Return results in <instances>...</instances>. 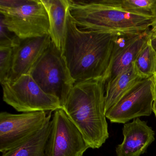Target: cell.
I'll return each instance as SVG.
<instances>
[{
  "instance_id": "cell-14",
  "label": "cell",
  "mask_w": 156,
  "mask_h": 156,
  "mask_svg": "<svg viewBox=\"0 0 156 156\" xmlns=\"http://www.w3.org/2000/svg\"><path fill=\"white\" fill-rule=\"evenodd\" d=\"M141 78L136 73L133 64L111 82L105 84V113L111 109L119 99Z\"/></svg>"
},
{
  "instance_id": "cell-9",
  "label": "cell",
  "mask_w": 156,
  "mask_h": 156,
  "mask_svg": "<svg viewBox=\"0 0 156 156\" xmlns=\"http://www.w3.org/2000/svg\"><path fill=\"white\" fill-rule=\"evenodd\" d=\"M44 156H83L89 147L62 108L54 111Z\"/></svg>"
},
{
  "instance_id": "cell-22",
  "label": "cell",
  "mask_w": 156,
  "mask_h": 156,
  "mask_svg": "<svg viewBox=\"0 0 156 156\" xmlns=\"http://www.w3.org/2000/svg\"><path fill=\"white\" fill-rule=\"evenodd\" d=\"M152 111L154 114H155V116L156 117V100H155L153 103L152 105Z\"/></svg>"
},
{
  "instance_id": "cell-18",
  "label": "cell",
  "mask_w": 156,
  "mask_h": 156,
  "mask_svg": "<svg viewBox=\"0 0 156 156\" xmlns=\"http://www.w3.org/2000/svg\"><path fill=\"white\" fill-rule=\"evenodd\" d=\"M13 47L0 46V82L8 81L9 77L13 60Z\"/></svg>"
},
{
  "instance_id": "cell-23",
  "label": "cell",
  "mask_w": 156,
  "mask_h": 156,
  "mask_svg": "<svg viewBox=\"0 0 156 156\" xmlns=\"http://www.w3.org/2000/svg\"><path fill=\"white\" fill-rule=\"evenodd\" d=\"M153 93H154V100H156V78H155L154 82V88H153Z\"/></svg>"
},
{
  "instance_id": "cell-7",
  "label": "cell",
  "mask_w": 156,
  "mask_h": 156,
  "mask_svg": "<svg viewBox=\"0 0 156 156\" xmlns=\"http://www.w3.org/2000/svg\"><path fill=\"white\" fill-rule=\"evenodd\" d=\"M50 111L0 114V151L2 153L17 147L42 128L52 118Z\"/></svg>"
},
{
  "instance_id": "cell-20",
  "label": "cell",
  "mask_w": 156,
  "mask_h": 156,
  "mask_svg": "<svg viewBox=\"0 0 156 156\" xmlns=\"http://www.w3.org/2000/svg\"><path fill=\"white\" fill-rule=\"evenodd\" d=\"M150 39L152 47L156 51V31H152L151 29Z\"/></svg>"
},
{
  "instance_id": "cell-6",
  "label": "cell",
  "mask_w": 156,
  "mask_h": 156,
  "mask_svg": "<svg viewBox=\"0 0 156 156\" xmlns=\"http://www.w3.org/2000/svg\"><path fill=\"white\" fill-rule=\"evenodd\" d=\"M3 100L19 112L55 111L62 108L60 100L45 93L30 74L1 84Z\"/></svg>"
},
{
  "instance_id": "cell-19",
  "label": "cell",
  "mask_w": 156,
  "mask_h": 156,
  "mask_svg": "<svg viewBox=\"0 0 156 156\" xmlns=\"http://www.w3.org/2000/svg\"><path fill=\"white\" fill-rule=\"evenodd\" d=\"M0 23V46L14 47L20 41V38L7 28L1 15Z\"/></svg>"
},
{
  "instance_id": "cell-21",
  "label": "cell",
  "mask_w": 156,
  "mask_h": 156,
  "mask_svg": "<svg viewBox=\"0 0 156 156\" xmlns=\"http://www.w3.org/2000/svg\"><path fill=\"white\" fill-rule=\"evenodd\" d=\"M151 30L152 31H156V12L155 14V20L151 27Z\"/></svg>"
},
{
  "instance_id": "cell-24",
  "label": "cell",
  "mask_w": 156,
  "mask_h": 156,
  "mask_svg": "<svg viewBox=\"0 0 156 156\" xmlns=\"http://www.w3.org/2000/svg\"><path fill=\"white\" fill-rule=\"evenodd\" d=\"M155 78H156V74H155Z\"/></svg>"
},
{
  "instance_id": "cell-8",
  "label": "cell",
  "mask_w": 156,
  "mask_h": 156,
  "mask_svg": "<svg viewBox=\"0 0 156 156\" xmlns=\"http://www.w3.org/2000/svg\"><path fill=\"white\" fill-rule=\"evenodd\" d=\"M155 76L137 82L108 111L106 117L112 123L126 124L140 116H148L154 101Z\"/></svg>"
},
{
  "instance_id": "cell-15",
  "label": "cell",
  "mask_w": 156,
  "mask_h": 156,
  "mask_svg": "<svg viewBox=\"0 0 156 156\" xmlns=\"http://www.w3.org/2000/svg\"><path fill=\"white\" fill-rule=\"evenodd\" d=\"M51 119L27 140L2 153L1 156H44L46 144L51 129Z\"/></svg>"
},
{
  "instance_id": "cell-3",
  "label": "cell",
  "mask_w": 156,
  "mask_h": 156,
  "mask_svg": "<svg viewBox=\"0 0 156 156\" xmlns=\"http://www.w3.org/2000/svg\"><path fill=\"white\" fill-rule=\"evenodd\" d=\"M70 12L77 27L85 30L136 35L150 30L155 16L130 12L105 0H69Z\"/></svg>"
},
{
  "instance_id": "cell-11",
  "label": "cell",
  "mask_w": 156,
  "mask_h": 156,
  "mask_svg": "<svg viewBox=\"0 0 156 156\" xmlns=\"http://www.w3.org/2000/svg\"><path fill=\"white\" fill-rule=\"evenodd\" d=\"M50 34L41 37L20 39L13 47L12 67L8 81H14L30 73L35 63L51 45Z\"/></svg>"
},
{
  "instance_id": "cell-12",
  "label": "cell",
  "mask_w": 156,
  "mask_h": 156,
  "mask_svg": "<svg viewBox=\"0 0 156 156\" xmlns=\"http://www.w3.org/2000/svg\"><path fill=\"white\" fill-rule=\"evenodd\" d=\"M124 140L116 149L117 156H140L155 140V132L139 118L124 124Z\"/></svg>"
},
{
  "instance_id": "cell-1",
  "label": "cell",
  "mask_w": 156,
  "mask_h": 156,
  "mask_svg": "<svg viewBox=\"0 0 156 156\" xmlns=\"http://www.w3.org/2000/svg\"><path fill=\"white\" fill-rule=\"evenodd\" d=\"M119 34L79 29L71 16L66 20L63 55L75 84L103 78L108 69Z\"/></svg>"
},
{
  "instance_id": "cell-2",
  "label": "cell",
  "mask_w": 156,
  "mask_h": 156,
  "mask_svg": "<svg viewBox=\"0 0 156 156\" xmlns=\"http://www.w3.org/2000/svg\"><path fill=\"white\" fill-rule=\"evenodd\" d=\"M105 93L103 78L76 83L62 107L91 148H99L109 137L105 113Z\"/></svg>"
},
{
  "instance_id": "cell-5",
  "label": "cell",
  "mask_w": 156,
  "mask_h": 156,
  "mask_svg": "<svg viewBox=\"0 0 156 156\" xmlns=\"http://www.w3.org/2000/svg\"><path fill=\"white\" fill-rule=\"evenodd\" d=\"M29 74L45 93L60 100L62 108L75 82L62 53L52 42Z\"/></svg>"
},
{
  "instance_id": "cell-16",
  "label": "cell",
  "mask_w": 156,
  "mask_h": 156,
  "mask_svg": "<svg viewBox=\"0 0 156 156\" xmlns=\"http://www.w3.org/2000/svg\"><path fill=\"white\" fill-rule=\"evenodd\" d=\"M132 64L136 73L141 79L156 74V51L151 45L150 36Z\"/></svg>"
},
{
  "instance_id": "cell-4",
  "label": "cell",
  "mask_w": 156,
  "mask_h": 156,
  "mask_svg": "<svg viewBox=\"0 0 156 156\" xmlns=\"http://www.w3.org/2000/svg\"><path fill=\"white\" fill-rule=\"evenodd\" d=\"M4 23L20 39L50 34L48 13L41 0H0Z\"/></svg>"
},
{
  "instance_id": "cell-10",
  "label": "cell",
  "mask_w": 156,
  "mask_h": 156,
  "mask_svg": "<svg viewBox=\"0 0 156 156\" xmlns=\"http://www.w3.org/2000/svg\"><path fill=\"white\" fill-rule=\"evenodd\" d=\"M150 33V30L136 35H118L114 41L110 63L104 78L105 84L132 66Z\"/></svg>"
},
{
  "instance_id": "cell-17",
  "label": "cell",
  "mask_w": 156,
  "mask_h": 156,
  "mask_svg": "<svg viewBox=\"0 0 156 156\" xmlns=\"http://www.w3.org/2000/svg\"><path fill=\"white\" fill-rule=\"evenodd\" d=\"M114 7L130 12L145 13L155 16L156 0H105Z\"/></svg>"
},
{
  "instance_id": "cell-13",
  "label": "cell",
  "mask_w": 156,
  "mask_h": 156,
  "mask_svg": "<svg viewBox=\"0 0 156 156\" xmlns=\"http://www.w3.org/2000/svg\"><path fill=\"white\" fill-rule=\"evenodd\" d=\"M49 17L52 42L62 52L66 34L69 0H41Z\"/></svg>"
}]
</instances>
